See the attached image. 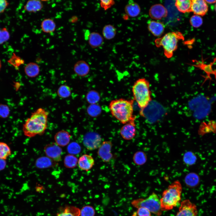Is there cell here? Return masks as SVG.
<instances>
[{"label": "cell", "instance_id": "29", "mask_svg": "<svg viewBox=\"0 0 216 216\" xmlns=\"http://www.w3.org/2000/svg\"><path fill=\"white\" fill-rule=\"evenodd\" d=\"M197 157L192 152L188 151L185 152L183 157V161L184 163L188 166H191L196 162Z\"/></svg>", "mask_w": 216, "mask_h": 216}, {"label": "cell", "instance_id": "30", "mask_svg": "<svg viewBox=\"0 0 216 216\" xmlns=\"http://www.w3.org/2000/svg\"><path fill=\"white\" fill-rule=\"evenodd\" d=\"M78 162L77 158L73 155L69 154L65 157L64 163V166L66 167L72 168L76 166Z\"/></svg>", "mask_w": 216, "mask_h": 216}, {"label": "cell", "instance_id": "43", "mask_svg": "<svg viewBox=\"0 0 216 216\" xmlns=\"http://www.w3.org/2000/svg\"><path fill=\"white\" fill-rule=\"evenodd\" d=\"M9 4V3L6 0H0V14L4 12Z\"/></svg>", "mask_w": 216, "mask_h": 216}, {"label": "cell", "instance_id": "17", "mask_svg": "<svg viewBox=\"0 0 216 216\" xmlns=\"http://www.w3.org/2000/svg\"><path fill=\"white\" fill-rule=\"evenodd\" d=\"M74 71L77 75L84 76L87 75L90 70L89 66L88 64L83 60H80L74 64Z\"/></svg>", "mask_w": 216, "mask_h": 216}, {"label": "cell", "instance_id": "7", "mask_svg": "<svg viewBox=\"0 0 216 216\" xmlns=\"http://www.w3.org/2000/svg\"><path fill=\"white\" fill-rule=\"evenodd\" d=\"M101 138L100 135L95 132H88L84 136L83 143L88 150H92L99 147L101 144Z\"/></svg>", "mask_w": 216, "mask_h": 216}, {"label": "cell", "instance_id": "24", "mask_svg": "<svg viewBox=\"0 0 216 216\" xmlns=\"http://www.w3.org/2000/svg\"><path fill=\"white\" fill-rule=\"evenodd\" d=\"M55 163L54 161L47 156L41 157L38 158L35 163L36 166L40 169L52 167L54 165Z\"/></svg>", "mask_w": 216, "mask_h": 216}, {"label": "cell", "instance_id": "22", "mask_svg": "<svg viewBox=\"0 0 216 216\" xmlns=\"http://www.w3.org/2000/svg\"><path fill=\"white\" fill-rule=\"evenodd\" d=\"M184 182L187 186L189 188H194L199 184L200 178L196 173L191 172L186 175L184 178Z\"/></svg>", "mask_w": 216, "mask_h": 216}, {"label": "cell", "instance_id": "11", "mask_svg": "<svg viewBox=\"0 0 216 216\" xmlns=\"http://www.w3.org/2000/svg\"><path fill=\"white\" fill-rule=\"evenodd\" d=\"M135 120H132L125 124L121 128L120 134L124 140H131L135 136L136 130Z\"/></svg>", "mask_w": 216, "mask_h": 216}, {"label": "cell", "instance_id": "21", "mask_svg": "<svg viewBox=\"0 0 216 216\" xmlns=\"http://www.w3.org/2000/svg\"><path fill=\"white\" fill-rule=\"evenodd\" d=\"M26 74L29 77L33 78L37 76L39 74L40 69L37 63L31 62L27 64L24 68Z\"/></svg>", "mask_w": 216, "mask_h": 216}, {"label": "cell", "instance_id": "5", "mask_svg": "<svg viewBox=\"0 0 216 216\" xmlns=\"http://www.w3.org/2000/svg\"><path fill=\"white\" fill-rule=\"evenodd\" d=\"M184 39L182 34L180 32H172L156 39L155 42L157 47L162 46L165 55L167 58H170L172 57L173 52L177 49L178 41Z\"/></svg>", "mask_w": 216, "mask_h": 216}, {"label": "cell", "instance_id": "13", "mask_svg": "<svg viewBox=\"0 0 216 216\" xmlns=\"http://www.w3.org/2000/svg\"><path fill=\"white\" fill-rule=\"evenodd\" d=\"M167 9L161 4L153 5L150 8L149 14L152 19L159 20L166 17L168 14Z\"/></svg>", "mask_w": 216, "mask_h": 216}, {"label": "cell", "instance_id": "46", "mask_svg": "<svg viewBox=\"0 0 216 216\" xmlns=\"http://www.w3.org/2000/svg\"><path fill=\"white\" fill-rule=\"evenodd\" d=\"M1 66H2L1 62V60H0V69L1 68Z\"/></svg>", "mask_w": 216, "mask_h": 216}, {"label": "cell", "instance_id": "3", "mask_svg": "<svg viewBox=\"0 0 216 216\" xmlns=\"http://www.w3.org/2000/svg\"><path fill=\"white\" fill-rule=\"evenodd\" d=\"M182 190L180 182L176 180L163 192L160 199L162 211L171 210L180 204Z\"/></svg>", "mask_w": 216, "mask_h": 216}, {"label": "cell", "instance_id": "32", "mask_svg": "<svg viewBox=\"0 0 216 216\" xmlns=\"http://www.w3.org/2000/svg\"><path fill=\"white\" fill-rule=\"evenodd\" d=\"M57 94L58 96L61 98H68L71 94V89L68 85H62L58 88L57 91Z\"/></svg>", "mask_w": 216, "mask_h": 216}, {"label": "cell", "instance_id": "47", "mask_svg": "<svg viewBox=\"0 0 216 216\" xmlns=\"http://www.w3.org/2000/svg\"><path fill=\"white\" fill-rule=\"evenodd\" d=\"M214 9L215 11H216V3H215V4L214 6Z\"/></svg>", "mask_w": 216, "mask_h": 216}, {"label": "cell", "instance_id": "31", "mask_svg": "<svg viewBox=\"0 0 216 216\" xmlns=\"http://www.w3.org/2000/svg\"><path fill=\"white\" fill-rule=\"evenodd\" d=\"M11 154L9 146L4 142H0V158L6 160Z\"/></svg>", "mask_w": 216, "mask_h": 216}, {"label": "cell", "instance_id": "44", "mask_svg": "<svg viewBox=\"0 0 216 216\" xmlns=\"http://www.w3.org/2000/svg\"><path fill=\"white\" fill-rule=\"evenodd\" d=\"M6 160L0 158V171L4 170L6 165Z\"/></svg>", "mask_w": 216, "mask_h": 216}, {"label": "cell", "instance_id": "33", "mask_svg": "<svg viewBox=\"0 0 216 216\" xmlns=\"http://www.w3.org/2000/svg\"><path fill=\"white\" fill-rule=\"evenodd\" d=\"M86 99L88 102L91 104H96L99 100L100 96L97 92L92 90L87 94Z\"/></svg>", "mask_w": 216, "mask_h": 216}, {"label": "cell", "instance_id": "8", "mask_svg": "<svg viewBox=\"0 0 216 216\" xmlns=\"http://www.w3.org/2000/svg\"><path fill=\"white\" fill-rule=\"evenodd\" d=\"M197 210L195 205L188 199L180 203L179 210L176 216H196Z\"/></svg>", "mask_w": 216, "mask_h": 216}, {"label": "cell", "instance_id": "41", "mask_svg": "<svg viewBox=\"0 0 216 216\" xmlns=\"http://www.w3.org/2000/svg\"><path fill=\"white\" fill-rule=\"evenodd\" d=\"M9 109L8 107L6 105L0 104V117L2 118H6L9 115Z\"/></svg>", "mask_w": 216, "mask_h": 216}, {"label": "cell", "instance_id": "20", "mask_svg": "<svg viewBox=\"0 0 216 216\" xmlns=\"http://www.w3.org/2000/svg\"><path fill=\"white\" fill-rule=\"evenodd\" d=\"M43 7V4L41 1L31 0L27 1L24 6V9L28 12L34 13L40 11Z\"/></svg>", "mask_w": 216, "mask_h": 216}, {"label": "cell", "instance_id": "14", "mask_svg": "<svg viewBox=\"0 0 216 216\" xmlns=\"http://www.w3.org/2000/svg\"><path fill=\"white\" fill-rule=\"evenodd\" d=\"M147 24L149 31L155 36H160L164 32L165 26L161 22L150 20L148 21Z\"/></svg>", "mask_w": 216, "mask_h": 216}, {"label": "cell", "instance_id": "42", "mask_svg": "<svg viewBox=\"0 0 216 216\" xmlns=\"http://www.w3.org/2000/svg\"><path fill=\"white\" fill-rule=\"evenodd\" d=\"M115 3V2L112 0H100V5L101 7L105 10L111 7Z\"/></svg>", "mask_w": 216, "mask_h": 216}, {"label": "cell", "instance_id": "23", "mask_svg": "<svg viewBox=\"0 0 216 216\" xmlns=\"http://www.w3.org/2000/svg\"><path fill=\"white\" fill-rule=\"evenodd\" d=\"M191 0H177L175 5L178 10L182 13L191 12Z\"/></svg>", "mask_w": 216, "mask_h": 216}, {"label": "cell", "instance_id": "34", "mask_svg": "<svg viewBox=\"0 0 216 216\" xmlns=\"http://www.w3.org/2000/svg\"><path fill=\"white\" fill-rule=\"evenodd\" d=\"M87 110L88 115L93 117L98 116L101 111L100 106L96 104H91L87 108Z\"/></svg>", "mask_w": 216, "mask_h": 216}, {"label": "cell", "instance_id": "10", "mask_svg": "<svg viewBox=\"0 0 216 216\" xmlns=\"http://www.w3.org/2000/svg\"><path fill=\"white\" fill-rule=\"evenodd\" d=\"M112 144L110 141L103 142L98 148V154L102 160L108 162L112 159V154L111 152Z\"/></svg>", "mask_w": 216, "mask_h": 216}, {"label": "cell", "instance_id": "48", "mask_svg": "<svg viewBox=\"0 0 216 216\" xmlns=\"http://www.w3.org/2000/svg\"><path fill=\"white\" fill-rule=\"evenodd\" d=\"M0 30H1V29H0Z\"/></svg>", "mask_w": 216, "mask_h": 216}, {"label": "cell", "instance_id": "19", "mask_svg": "<svg viewBox=\"0 0 216 216\" xmlns=\"http://www.w3.org/2000/svg\"><path fill=\"white\" fill-rule=\"evenodd\" d=\"M88 40L89 45L93 48L99 47L104 43L103 37L97 32L90 33Z\"/></svg>", "mask_w": 216, "mask_h": 216}, {"label": "cell", "instance_id": "38", "mask_svg": "<svg viewBox=\"0 0 216 216\" xmlns=\"http://www.w3.org/2000/svg\"><path fill=\"white\" fill-rule=\"evenodd\" d=\"M95 211L94 208L90 206H86L80 210V216H94Z\"/></svg>", "mask_w": 216, "mask_h": 216}, {"label": "cell", "instance_id": "4", "mask_svg": "<svg viewBox=\"0 0 216 216\" xmlns=\"http://www.w3.org/2000/svg\"><path fill=\"white\" fill-rule=\"evenodd\" d=\"M134 99L143 111L151 101L152 98L148 81L145 78H140L134 83L132 88Z\"/></svg>", "mask_w": 216, "mask_h": 216}, {"label": "cell", "instance_id": "36", "mask_svg": "<svg viewBox=\"0 0 216 216\" xmlns=\"http://www.w3.org/2000/svg\"><path fill=\"white\" fill-rule=\"evenodd\" d=\"M8 62L10 63L17 68L24 63V60L19 56H16L14 53H13L11 58Z\"/></svg>", "mask_w": 216, "mask_h": 216}, {"label": "cell", "instance_id": "12", "mask_svg": "<svg viewBox=\"0 0 216 216\" xmlns=\"http://www.w3.org/2000/svg\"><path fill=\"white\" fill-rule=\"evenodd\" d=\"M208 7L204 0H192L191 12L196 15L203 16L207 12Z\"/></svg>", "mask_w": 216, "mask_h": 216}, {"label": "cell", "instance_id": "25", "mask_svg": "<svg viewBox=\"0 0 216 216\" xmlns=\"http://www.w3.org/2000/svg\"><path fill=\"white\" fill-rule=\"evenodd\" d=\"M41 27L44 32L46 33H51L55 30L56 24L52 19L46 18L42 21Z\"/></svg>", "mask_w": 216, "mask_h": 216}, {"label": "cell", "instance_id": "6", "mask_svg": "<svg viewBox=\"0 0 216 216\" xmlns=\"http://www.w3.org/2000/svg\"><path fill=\"white\" fill-rule=\"evenodd\" d=\"M132 204L137 208H145L158 216H160L162 214L160 199L157 194L154 192L146 198L134 200L132 202Z\"/></svg>", "mask_w": 216, "mask_h": 216}, {"label": "cell", "instance_id": "15", "mask_svg": "<svg viewBox=\"0 0 216 216\" xmlns=\"http://www.w3.org/2000/svg\"><path fill=\"white\" fill-rule=\"evenodd\" d=\"M94 160L90 155L85 154L82 155L78 160V164L79 168L83 170L87 171L93 166Z\"/></svg>", "mask_w": 216, "mask_h": 216}, {"label": "cell", "instance_id": "9", "mask_svg": "<svg viewBox=\"0 0 216 216\" xmlns=\"http://www.w3.org/2000/svg\"><path fill=\"white\" fill-rule=\"evenodd\" d=\"M44 148L46 156L55 162L60 160L62 150L56 143L48 144L45 146Z\"/></svg>", "mask_w": 216, "mask_h": 216}, {"label": "cell", "instance_id": "37", "mask_svg": "<svg viewBox=\"0 0 216 216\" xmlns=\"http://www.w3.org/2000/svg\"><path fill=\"white\" fill-rule=\"evenodd\" d=\"M190 22L193 27L198 28L202 25L203 23V20L200 16L194 15L190 17Z\"/></svg>", "mask_w": 216, "mask_h": 216}, {"label": "cell", "instance_id": "26", "mask_svg": "<svg viewBox=\"0 0 216 216\" xmlns=\"http://www.w3.org/2000/svg\"><path fill=\"white\" fill-rule=\"evenodd\" d=\"M80 210L76 207L68 206L63 211L57 214L56 216H79Z\"/></svg>", "mask_w": 216, "mask_h": 216}, {"label": "cell", "instance_id": "28", "mask_svg": "<svg viewBox=\"0 0 216 216\" xmlns=\"http://www.w3.org/2000/svg\"><path fill=\"white\" fill-rule=\"evenodd\" d=\"M147 156L145 152L142 151L136 152L133 157L134 163L137 165L141 166L145 164L147 161Z\"/></svg>", "mask_w": 216, "mask_h": 216}, {"label": "cell", "instance_id": "27", "mask_svg": "<svg viewBox=\"0 0 216 216\" xmlns=\"http://www.w3.org/2000/svg\"><path fill=\"white\" fill-rule=\"evenodd\" d=\"M102 32L104 38L107 40H110L115 37L116 33V31L113 26L108 24L104 26Z\"/></svg>", "mask_w": 216, "mask_h": 216}, {"label": "cell", "instance_id": "45", "mask_svg": "<svg viewBox=\"0 0 216 216\" xmlns=\"http://www.w3.org/2000/svg\"><path fill=\"white\" fill-rule=\"evenodd\" d=\"M206 2L209 4H212L216 3V0H205Z\"/></svg>", "mask_w": 216, "mask_h": 216}, {"label": "cell", "instance_id": "18", "mask_svg": "<svg viewBox=\"0 0 216 216\" xmlns=\"http://www.w3.org/2000/svg\"><path fill=\"white\" fill-rule=\"evenodd\" d=\"M139 4L133 1H129L124 8L125 13L128 16L134 17L137 16L140 12Z\"/></svg>", "mask_w": 216, "mask_h": 216}, {"label": "cell", "instance_id": "35", "mask_svg": "<svg viewBox=\"0 0 216 216\" xmlns=\"http://www.w3.org/2000/svg\"><path fill=\"white\" fill-rule=\"evenodd\" d=\"M67 148L69 154L73 155L78 154L81 151L80 146L76 142H73L69 144Z\"/></svg>", "mask_w": 216, "mask_h": 216}, {"label": "cell", "instance_id": "2", "mask_svg": "<svg viewBox=\"0 0 216 216\" xmlns=\"http://www.w3.org/2000/svg\"><path fill=\"white\" fill-rule=\"evenodd\" d=\"M134 100L123 98L112 100L109 108L112 116L121 123L125 124L133 120L136 117L133 115Z\"/></svg>", "mask_w": 216, "mask_h": 216}, {"label": "cell", "instance_id": "39", "mask_svg": "<svg viewBox=\"0 0 216 216\" xmlns=\"http://www.w3.org/2000/svg\"><path fill=\"white\" fill-rule=\"evenodd\" d=\"M10 37L9 33L5 28H4L0 30V44L8 41Z\"/></svg>", "mask_w": 216, "mask_h": 216}, {"label": "cell", "instance_id": "40", "mask_svg": "<svg viewBox=\"0 0 216 216\" xmlns=\"http://www.w3.org/2000/svg\"><path fill=\"white\" fill-rule=\"evenodd\" d=\"M132 216H152L151 212L147 209L142 207L137 208L136 212H134Z\"/></svg>", "mask_w": 216, "mask_h": 216}, {"label": "cell", "instance_id": "1", "mask_svg": "<svg viewBox=\"0 0 216 216\" xmlns=\"http://www.w3.org/2000/svg\"><path fill=\"white\" fill-rule=\"evenodd\" d=\"M49 112L40 108L31 113L23 125L22 130L25 136L29 137L43 134L47 127Z\"/></svg>", "mask_w": 216, "mask_h": 216}, {"label": "cell", "instance_id": "16", "mask_svg": "<svg viewBox=\"0 0 216 216\" xmlns=\"http://www.w3.org/2000/svg\"><path fill=\"white\" fill-rule=\"evenodd\" d=\"M70 135L67 131L61 130L55 134L54 140L55 143L60 146L64 147L68 145L70 141Z\"/></svg>", "mask_w": 216, "mask_h": 216}]
</instances>
